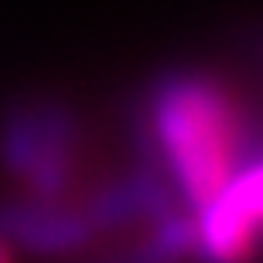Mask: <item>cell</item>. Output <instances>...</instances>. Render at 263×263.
<instances>
[{
    "label": "cell",
    "instance_id": "1",
    "mask_svg": "<svg viewBox=\"0 0 263 263\" xmlns=\"http://www.w3.org/2000/svg\"><path fill=\"white\" fill-rule=\"evenodd\" d=\"M154 127L157 144L192 205L212 198L243 167L239 113L233 99L209 79L188 76L161 86L154 103Z\"/></svg>",
    "mask_w": 263,
    "mask_h": 263
},
{
    "label": "cell",
    "instance_id": "2",
    "mask_svg": "<svg viewBox=\"0 0 263 263\" xmlns=\"http://www.w3.org/2000/svg\"><path fill=\"white\" fill-rule=\"evenodd\" d=\"M195 246L212 263H246L256 250L263 212L260 161L250 157L212 198L198 205Z\"/></svg>",
    "mask_w": 263,
    "mask_h": 263
},
{
    "label": "cell",
    "instance_id": "3",
    "mask_svg": "<svg viewBox=\"0 0 263 263\" xmlns=\"http://www.w3.org/2000/svg\"><path fill=\"white\" fill-rule=\"evenodd\" d=\"M72 123L62 109H41V113H17L4 130V161L7 167L28 175V167L45 154L68 151Z\"/></svg>",
    "mask_w": 263,
    "mask_h": 263
},
{
    "label": "cell",
    "instance_id": "4",
    "mask_svg": "<svg viewBox=\"0 0 263 263\" xmlns=\"http://www.w3.org/2000/svg\"><path fill=\"white\" fill-rule=\"evenodd\" d=\"M4 222H7V229L17 236L21 243L38 250V253L72 250V246H79L92 233V222H89L86 215L51 212V209H17Z\"/></svg>",
    "mask_w": 263,
    "mask_h": 263
},
{
    "label": "cell",
    "instance_id": "5",
    "mask_svg": "<svg viewBox=\"0 0 263 263\" xmlns=\"http://www.w3.org/2000/svg\"><path fill=\"white\" fill-rule=\"evenodd\" d=\"M192 246H195V222L185 219V215H171V219L161 222L154 239L140 253V263H171Z\"/></svg>",
    "mask_w": 263,
    "mask_h": 263
},
{
    "label": "cell",
    "instance_id": "6",
    "mask_svg": "<svg viewBox=\"0 0 263 263\" xmlns=\"http://www.w3.org/2000/svg\"><path fill=\"white\" fill-rule=\"evenodd\" d=\"M0 263H10V253H7V246L0 243Z\"/></svg>",
    "mask_w": 263,
    "mask_h": 263
}]
</instances>
